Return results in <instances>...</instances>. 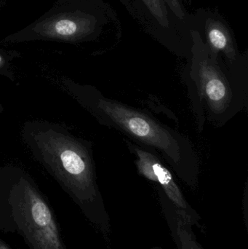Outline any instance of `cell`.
Segmentation results:
<instances>
[{
  "mask_svg": "<svg viewBox=\"0 0 248 249\" xmlns=\"http://www.w3.org/2000/svg\"><path fill=\"white\" fill-rule=\"evenodd\" d=\"M74 90L79 102L100 124L152 149L188 187L194 190L198 188L199 158L186 136L144 111L106 97L96 88L76 85Z\"/></svg>",
  "mask_w": 248,
  "mask_h": 249,
  "instance_id": "1",
  "label": "cell"
},
{
  "mask_svg": "<svg viewBox=\"0 0 248 249\" xmlns=\"http://www.w3.org/2000/svg\"><path fill=\"white\" fill-rule=\"evenodd\" d=\"M32 146L107 244L112 225L99 190L91 144L51 127L32 133Z\"/></svg>",
  "mask_w": 248,
  "mask_h": 249,
  "instance_id": "2",
  "label": "cell"
},
{
  "mask_svg": "<svg viewBox=\"0 0 248 249\" xmlns=\"http://www.w3.org/2000/svg\"><path fill=\"white\" fill-rule=\"evenodd\" d=\"M191 35L190 67L185 80L199 131L205 121L222 127L247 108L248 79L235 74L222 57L211 52L199 32Z\"/></svg>",
  "mask_w": 248,
  "mask_h": 249,
  "instance_id": "3",
  "label": "cell"
},
{
  "mask_svg": "<svg viewBox=\"0 0 248 249\" xmlns=\"http://www.w3.org/2000/svg\"><path fill=\"white\" fill-rule=\"evenodd\" d=\"M0 232L19 235L29 249H67L53 209L21 171L0 174Z\"/></svg>",
  "mask_w": 248,
  "mask_h": 249,
  "instance_id": "4",
  "label": "cell"
},
{
  "mask_svg": "<svg viewBox=\"0 0 248 249\" xmlns=\"http://www.w3.org/2000/svg\"><path fill=\"white\" fill-rule=\"evenodd\" d=\"M96 18L80 10H71L68 0H61L45 16L13 35L14 39L79 41L94 32Z\"/></svg>",
  "mask_w": 248,
  "mask_h": 249,
  "instance_id": "5",
  "label": "cell"
},
{
  "mask_svg": "<svg viewBox=\"0 0 248 249\" xmlns=\"http://www.w3.org/2000/svg\"><path fill=\"white\" fill-rule=\"evenodd\" d=\"M126 144L135 157V165L140 175L156 184L170 203L192 226L199 225L200 216L186 200L171 171L152 149L126 139Z\"/></svg>",
  "mask_w": 248,
  "mask_h": 249,
  "instance_id": "6",
  "label": "cell"
},
{
  "mask_svg": "<svg viewBox=\"0 0 248 249\" xmlns=\"http://www.w3.org/2000/svg\"><path fill=\"white\" fill-rule=\"evenodd\" d=\"M207 46L216 55L225 58L229 68L235 74L248 79L247 66L240 61V54L231 34L221 22L208 18L205 25Z\"/></svg>",
  "mask_w": 248,
  "mask_h": 249,
  "instance_id": "7",
  "label": "cell"
},
{
  "mask_svg": "<svg viewBox=\"0 0 248 249\" xmlns=\"http://www.w3.org/2000/svg\"><path fill=\"white\" fill-rule=\"evenodd\" d=\"M162 212L165 218L176 249H205L198 242L192 226L170 203L164 193L157 189Z\"/></svg>",
  "mask_w": 248,
  "mask_h": 249,
  "instance_id": "8",
  "label": "cell"
},
{
  "mask_svg": "<svg viewBox=\"0 0 248 249\" xmlns=\"http://www.w3.org/2000/svg\"><path fill=\"white\" fill-rule=\"evenodd\" d=\"M150 13L163 27H168V13L163 0H142Z\"/></svg>",
  "mask_w": 248,
  "mask_h": 249,
  "instance_id": "9",
  "label": "cell"
},
{
  "mask_svg": "<svg viewBox=\"0 0 248 249\" xmlns=\"http://www.w3.org/2000/svg\"><path fill=\"white\" fill-rule=\"evenodd\" d=\"M167 2V5L170 7V10L176 15V17L179 18L181 20H183L185 18V13L181 5L179 0H165Z\"/></svg>",
  "mask_w": 248,
  "mask_h": 249,
  "instance_id": "10",
  "label": "cell"
},
{
  "mask_svg": "<svg viewBox=\"0 0 248 249\" xmlns=\"http://www.w3.org/2000/svg\"><path fill=\"white\" fill-rule=\"evenodd\" d=\"M243 218H244L245 225L246 228H248V184H246L245 189L244 197L243 202Z\"/></svg>",
  "mask_w": 248,
  "mask_h": 249,
  "instance_id": "11",
  "label": "cell"
},
{
  "mask_svg": "<svg viewBox=\"0 0 248 249\" xmlns=\"http://www.w3.org/2000/svg\"><path fill=\"white\" fill-rule=\"evenodd\" d=\"M0 249H13L5 241H3L1 238H0Z\"/></svg>",
  "mask_w": 248,
  "mask_h": 249,
  "instance_id": "12",
  "label": "cell"
},
{
  "mask_svg": "<svg viewBox=\"0 0 248 249\" xmlns=\"http://www.w3.org/2000/svg\"><path fill=\"white\" fill-rule=\"evenodd\" d=\"M5 64V59H4L3 55L0 53V67H3Z\"/></svg>",
  "mask_w": 248,
  "mask_h": 249,
  "instance_id": "13",
  "label": "cell"
},
{
  "mask_svg": "<svg viewBox=\"0 0 248 249\" xmlns=\"http://www.w3.org/2000/svg\"><path fill=\"white\" fill-rule=\"evenodd\" d=\"M147 249H163L160 247H151V248Z\"/></svg>",
  "mask_w": 248,
  "mask_h": 249,
  "instance_id": "14",
  "label": "cell"
}]
</instances>
